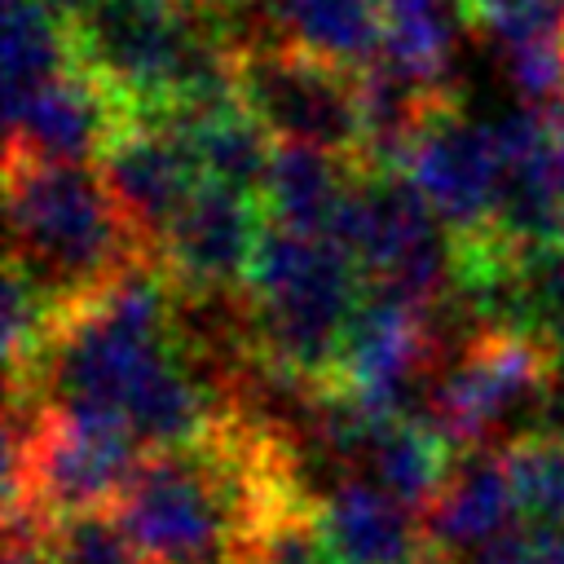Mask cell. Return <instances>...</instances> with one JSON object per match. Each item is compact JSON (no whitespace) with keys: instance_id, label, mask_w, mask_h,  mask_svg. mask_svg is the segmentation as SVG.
I'll list each match as a JSON object with an SVG mask.
<instances>
[{"instance_id":"6da1fadb","label":"cell","mask_w":564,"mask_h":564,"mask_svg":"<svg viewBox=\"0 0 564 564\" xmlns=\"http://www.w3.org/2000/svg\"><path fill=\"white\" fill-rule=\"evenodd\" d=\"M4 203L13 260L57 304H88L137 264L154 260L97 163L35 159L4 150Z\"/></svg>"},{"instance_id":"7a4b0ae2","label":"cell","mask_w":564,"mask_h":564,"mask_svg":"<svg viewBox=\"0 0 564 564\" xmlns=\"http://www.w3.org/2000/svg\"><path fill=\"white\" fill-rule=\"evenodd\" d=\"M242 291L260 361L326 388L366 291L352 256L335 238L264 225Z\"/></svg>"},{"instance_id":"3957f363","label":"cell","mask_w":564,"mask_h":564,"mask_svg":"<svg viewBox=\"0 0 564 564\" xmlns=\"http://www.w3.org/2000/svg\"><path fill=\"white\" fill-rule=\"evenodd\" d=\"M555 383V352L520 326H476L441 352L427 410L458 449L511 445L538 432Z\"/></svg>"},{"instance_id":"277c9868","label":"cell","mask_w":564,"mask_h":564,"mask_svg":"<svg viewBox=\"0 0 564 564\" xmlns=\"http://www.w3.org/2000/svg\"><path fill=\"white\" fill-rule=\"evenodd\" d=\"M234 93L273 141L322 145L361 163L357 75L304 53L273 26H260L234 48Z\"/></svg>"},{"instance_id":"5b68a950","label":"cell","mask_w":564,"mask_h":564,"mask_svg":"<svg viewBox=\"0 0 564 564\" xmlns=\"http://www.w3.org/2000/svg\"><path fill=\"white\" fill-rule=\"evenodd\" d=\"M436 361H441V344L432 317L388 291L366 286L352 326L344 335L339 366L326 388L344 392L348 401H357L379 419L423 414Z\"/></svg>"},{"instance_id":"8992f818","label":"cell","mask_w":564,"mask_h":564,"mask_svg":"<svg viewBox=\"0 0 564 564\" xmlns=\"http://www.w3.org/2000/svg\"><path fill=\"white\" fill-rule=\"evenodd\" d=\"M401 172L454 234V242H498L502 150L494 123L458 110V97L436 106L414 132Z\"/></svg>"},{"instance_id":"52a82bcc","label":"cell","mask_w":564,"mask_h":564,"mask_svg":"<svg viewBox=\"0 0 564 564\" xmlns=\"http://www.w3.org/2000/svg\"><path fill=\"white\" fill-rule=\"evenodd\" d=\"M137 463H141V445L128 423L66 419L53 410V419L31 454L26 502L4 516H35L53 529V520H62V516L115 507L123 485L132 480Z\"/></svg>"},{"instance_id":"ba28073f","label":"cell","mask_w":564,"mask_h":564,"mask_svg":"<svg viewBox=\"0 0 564 564\" xmlns=\"http://www.w3.org/2000/svg\"><path fill=\"white\" fill-rule=\"evenodd\" d=\"M264 207L251 189L203 176L159 247V264L185 295H234L247 286L264 234Z\"/></svg>"},{"instance_id":"9c48e42d","label":"cell","mask_w":564,"mask_h":564,"mask_svg":"<svg viewBox=\"0 0 564 564\" xmlns=\"http://www.w3.org/2000/svg\"><path fill=\"white\" fill-rule=\"evenodd\" d=\"M97 167L106 172L119 207L128 212V220L159 260L167 229L176 225V216L185 212L189 194L203 181L185 132L176 128L172 115H137L101 150Z\"/></svg>"},{"instance_id":"30bf717a","label":"cell","mask_w":564,"mask_h":564,"mask_svg":"<svg viewBox=\"0 0 564 564\" xmlns=\"http://www.w3.org/2000/svg\"><path fill=\"white\" fill-rule=\"evenodd\" d=\"M128 119L132 110L115 97V88L101 75H93L84 62H75L57 79L4 101V123H9L4 150L35 159L97 163Z\"/></svg>"},{"instance_id":"8fae6325","label":"cell","mask_w":564,"mask_h":564,"mask_svg":"<svg viewBox=\"0 0 564 564\" xmlns=\"http://www.w3.org/2000/svg\"><path fill=\"white\" fill-rule=\"evenodd\" d=\"M317 520L335 564H449L423 511L397 502L375 480L344 471L322 498Z\"/></svg>"},{"instance_id":"7c38bea8","label":"cell","mask_w":564,"mask_h":564,"mask_svg":"<svg viewBox=\"0 0 564 564\" xmlns=\"http://www.w3.org/2000/svg\"><path fill=\"white\" fill-rule=\"evenodd\" d=\"M357 176H361V163L348 154L300 145V141H278L256 198L269 225L330 238Z\"/></svg>"},{"instance_id":"4fadbf2b","label":"cell","mask_w":564,"mask_h":564,"mask_svg":"<svg viewBox=\"0 0 564 564\" xmlns=\"http://www.w3.org/2000/svg\"><path fill=\"white\" fill-rule=\"evenodd\" d=\"M520 502H516V480L507 467V449L498 445H471L458 449L454 471L441 489V498L427 507V529L441 551L449 555H471L489 538L516 529Z\"/></svg>"},{"instance_id":"5bb4252c","label":"cell","mask_w":564,"mask_h":564,"mask_svg":"<svg viewBox=\"0 0 564 564\" xmlns=\"http://www.w3.org/2000/svg\"><path fill=\"white\" fill-rule=\"evenodd\" d=\"M458 445L423 414H401V419H379L366 454L357 463V476L375 480L383 494L397 502L414 507L427 516V507L441 498L449 471H454Z\"/></svg>"},{"instance_id":"9a60e30c","label":"cell","mask_w":564,"mask_h":564,"mask_svg":"<svg viewBox=\"0 0 564 564\" xmlns=\"http://www.w3.org/2000/svg\"><path fill=\"white\" fill-rule=\"evenodd\" d=\"M269 26L352 75L375 66L388 44L383 0H269Z\"/></svg>"},{"instance_id":"2e32d148","label":"cell","mask_w":564,"mask_h":564,"mask_svg":"<svg viewBox=\"0 0 564 564\" xmlns=\"http://www.w3.org/2000/svg\"><path fill=\"white\" fill-rule=\"evenodd\" d=\"M172 119L185 132L203 176L260 194V181H264V167H269V154L278 141L238 101V93L207 101V106H194V110H176Z\"/></svg>"},{"instance_id":"e0dca14e","label":"cell","mask_w":564,"mask_h":564,"mask_svg":"<svg viewBox=\"0 0 564 564\" xmlns=\"http://www.w3.org/2000/svg\"><path fill=\"white\" fill-rule=\"evenodd\" d=\"M79 62L75 26L44 0H4V101L57 79Z\"/></svg>"},{"instance_id":"ac0fdd59","label":"cell","mask_w":564,"mask_h":564,"mask_svg":"<svg viewBox=\"0 0 564 564\" xmlns=\"http://www.w3.org/2000/svg\"><path fill=\"white\" fill-rule=\"evenodd\" d=\"M507 449L516 502L529 524H564V436L529 432Z\"/></svg>"},{"instance_id":"d6986e66","label":"cell","mask_w":564,"mask_h":564,"mask_svg":"<svg viewBox=\"0 0 564 564\" xmlns=\"http://www.w3.org/2000/svg\"><path fill=\"white\" fill-rule=\"evenodd\" d=\"M467 26L498 53L564 40V0H467Z\"/></svg>"},{"instance_id":"ffe728a7","label":"cell","mask_w":564,"mask_h":564,"mask_svg":"<svg viewBox=\"0 0 564 564\" xmlns=\"http://www.w3.org/2000/svg\"><path fill=\"white\" fill-rule=\"evenodd\" d=\"M48 542L62 564H145L141 546L132 542L115 507H93L53 520Z\"/></svg>"},{"instance_id":"44dd1931","label":"cell","mask_w":564,"mask_h":564,"mask_svg":"<svg viewBox=\"0 0 564 564\" xmlns=\"http://www.w3.org/2000/svg\"><path fill=\"white\" fill-rule=\"evenodd\" d=\"M247 564H335L322 520H317V502L300 498V502H282L278 511H269L251 538Z\"/></svg>"},{"instance_id":"7402d4cb","label":"cell","mask_w":564,"mask_h":564,"mask_svg":"<svg viewBox=\"0 0 564 564\" xmlns=\"http://www.w3.org/2000/svg\"><path fill=\"white\" fill-rule=\"evenodd\" d=\"M520 317L555 357H564V242L520 260Z\"/></svg>"},{"instance_id":"603a6c76","label":"cell","mask_w":564,"mask_h":564,"mask_svg":"<svg viewBox=\"0 0 564 564\" xmlns=\"http://www.w3.org/2000/svg\"><path fill=\"white\" fill-rule=\"evenodd\" d=\"M458 564H538V546H533V533L529 529H507V533L489 538L485 546H476Z\"/></svg>"},{"instance_id":"cb8c5ba5","label":"cell","mask_w":564,"mask_h":564,"mask_svg":"<svg viewBox=\"0 0 564 564\" xmlns=\"http://www.w3.org/2000/svg\"><path fill=\"white\" fill-rule=\"evenodd\" d=\"M4 564H62V560H57L48 533H40V538H9Z\"/></svg>"},{"instance_id":"d4e9b609","label":"cell","mask_w":564,"mask_h":564,"mask_svg":"<svg viewBox=\"0 0 564 564\" xmlns=\"http://www.w3.org/2000/svg\"><path fill=\"white\" fill-rule=\"evenodd\" d=\"M538 564H564V524H529Z\"/></svg>"},{"instance_id":"484cf974","label":"cell","mask_w":564,"mask_h":564,"mask_svg":"<svg viewBox=\"0 0 564 564\" xmlns=\"http://www.w3.org/2000/svg\"><path fill=\"white\" fill-rule=\"evenodd\" d=\"M212 4H220L229 13H260V9H269V0H212Z\"/></svg>"},{"instance_id":"4316f807","label":"cell","mask_w":564,"mask_h":564,"mask_svg":"<svg viewBox=\"0 0 564 564\" xmlns=\"http://www.w3.org/2000/svg\"><path fill=\"white\" fill-rule=\"evenodd\" d=\"M551 119H555V128H564V97H560V106L551 110Z\"/></svg>"}]
</instances>
